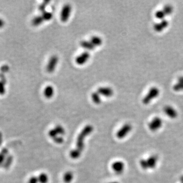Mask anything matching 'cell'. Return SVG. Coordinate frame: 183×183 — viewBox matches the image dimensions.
Listing matches in <instances>:
<instances>
[{"mask_svg":"<svg viewBox=\"0 0 183 183\" xmlns=\"http://www.w3.org/2000/svg\"><path fill=\"white\" fill-rule=\"evenodd\" d=\"M93 130L94 128L93 127V126L91 125L85 126V127L83 128L77 137L75 148H76L81 153L83 152V149L85 148V139L88 136H89L92 133Z\"/></svg>","mask_w":183,"mask_h":183,"instance_id":"cell-1","label":"cell"},{"mask_svg":"<svg viewBox=\"0 0 183 183\" xmlns=\"http://www.w3.org/2000/svg\"><path fill=\"white\" fill-rule=\"evenodd\" d=\"M158 158L155 155L150 156L146 159H142L140 161V165L143 170L153 169L157 164Z\"/></svg>","mask_w":183,"mask_h":183,"instance_id":"cell-2","label":"cell"},{"mask_svg":"<svg viewBox=\"0 0 183 183\" xmlns=\"http://www.w3.org/2000/svg\"><path fill=\"white\" fill-rule=\"evenodd\" d=\"M160 95V90L157 87L151 88L143 100V103L145 105L150 104L154 99L157 98Z\"/></svg>","mask_w":183,"mask_h":183,"instance_id":"cell-3","label":"cell"},{"mask_svg":"<svg viewBox=\"0 0 183 183\" xmlns=\"http://www.w3.org/2000/svg\"><path fill=\"white\" fill-rule=\"evenodd\" d=\"M163 125L162 119L159 117H156L153 118L148 124L150 130L152 132H156L160 130Z\"/></svg>","mask_w":183,"mask_h":183,"instance_id":"cell-4","label":"cell"},{"mask_svg":"<svg viewBox=\"0 0 183 183\" xmlns=\"http://www.w3.org/2000/svg\"><path fill=\"white\" fill-rule=\"evenodd\" d=\"M132 129V127L130 124H125L117 132L116 136L119 139H123L129 134Z\"/></svg>","mask_w":183,"mask_h":183,"instance_id":"cell-5","label":"cell"},{"mask_svg":"<svg viewBox=\"0 0 183 183\" xmlns=\"http://www.w3.org/2000/svg\"><path fill=\"white\" fill-rule=\"evenodd\" d=\"M71 6L70 4H66L62 9L61 14V19L62 22L65 23L69 18L71 12Z\"/></svg>","mask_w":183,"mask_h":183,"instance_id":"cell-6","label":"cell"},{"mask_svg":"<svg viewBox=\"0 0 183 183\" xmlns=\"http://www.w3.org/2000/svg\"><path fill=\"white\" fill-rule=\"evenodd\" d=\"M59 61V58L56 55L52 56L48 61V64L46 67V70L49 73H52L56 69L57 65Z\"/></svg>","mask_w":183,"mask_h":183,"instance_id":"cell-7","label":"cell"},{"mask_svg":"<svg viewBox=\"0 0 183 183\" xmlns=\"http://www.w3.org/2000/svg\"><path fill=\"white\" fill-rule=\"evenodd\" d=\"M164 113L168 118L172 119H175L177 118L178 116V113L177 110L170 105H166L165 106L163 109Z\"/></svg>","mask_w":183,"mask_h":183,"instance_id":"cell-8","label":"cell"},{"mask_svg":"<svg viewBox=\"0 0 183 183\" xmlns=\"http://www.w3.org/2000/svg\"><path fill=\"white\" fill-rule=\"evenodd\" d=\"M169 25V22L166 19L160 20L159 22L156 23L154 25V30L156 32H161L166 29Z\"/></svg>","mask_w":183,"mask_h":183,"instance_id":"cell-9","label":"cell"},{"mask_svg":"<svg viewBox=\"0 0 183 183\" xmlns=\"http://www.w3.org/2000/svg\"><path fill=\"white\" fill-rule=\"evenodd\" d=\"M112 170L116 174L120 175L123 172L125 169V164L122 161H117L112 163Z\"/></svg>","mask_w":183,"mask_h":183,"instance_id":"cell-10","label":"cell"},{"mask_svg":"<svg viewBox=\"0 0 183 183\" xmlns=\"http://www.w3.org/2000/svg\"><path fill=\"white\" fill-rule=\"evenodd\" d=\"M90 57V54L88 52H85L76 58L75 62L79 65L85 64Z\"/></svg>","mask_w":183,"mask_h":183,"instance_id":"cell-11","label":"cell"},{"mask_svg":"<svg viewBox=\"0 0 183 183\" xmlns=\"http://www.w3.org/2000/svg\"><path fill=\"white\" fill-rule=\"evenodd\" d=\"M97 92L101 95L107 97L112 96L114 94V91L112 89L108 87H100L98 89Z\"/></svg>","mask_w":183,"mask_h":183,"instance_id":"cell-12","label":"cell"},{"mask_svg":"<svg viewBox=\"0 0 183 183\" xmlns=\"http://www.w3.org/2000/svg\"><path fill=\"white\" fill-rule=\"evenodd\" d=\"M43 94L47 99H50L54 94V89L52 86L48 85L45 88Z\"/></svg>","mask_w":183,"mask_h":183,"instance_id":"cell-13","label":"cell"},{"mask_svg":"<svg viewBox=\"0 0 183 183\" xmlns=\"http://www.w3.org/2000/svg\"><path fill=\"white\" fill-rule=\"evenodd\" d=\"M80 45L83 48H85L88 50H92L94 49L95 46L93 45L91 42V41H82L80 43Z\"/></svg>","mask_w":183,"mask_h":183,"instance_id":"cell-14","label":"cell"},{"mask_svg":"<svg viewBox=\"0 0 183 183\" xmlns=\"http://www.w3.org/2000/svg\"><path fill=\"white\" fill-rule=\"evenodd\" d=\"M45 21L44 19L43 18L42 16H37L36 17L33 18L32 21V23L34 26L35 27H37L39 25H40L43 22Z\"/></svg>","mask_w":183,"mask_h":183,"instance_id":"cell-15","label":"cell"},{"mask_svg":"<svg viewBox=\"0 0 183 183\" xmlns=\"http://www.w3.org/2000/svg\"><path fill=\"white\" fill-rule=\"evenodd\" d=\"M73 174L71 172H67L63 175V181L65 183H70L73 180Z\"/></svg>","mask_w":183,"mask_h":183,"instance_id":"cell-16","label":"cell"},{"mask_svg":"<svg viewBox=\"0 0 183 183\" xmlns=\"http://www.w3.org/2000/svg\"><path fill=\"white\" fill-rule=\"evenodd\" d=\"M81 154L82 153L81 152H80L79 150L75 148L70 151V156L73 159H77L81 157Z\"/></svg>","mask_w":183,"mask_h":183,"instance_id":"cell-17","label":"cell"},{"mask_svg":"<svg viewBox=\"0 0 183 183\" xmlns=\"http://www.w3.org/2000/svg\"><path fill=\"white\" fill-rule=\"evenodd\" d=\"M91 42L95 46H100L102 44V40L98 36H93L91 38Z\"/></svg>","mask_w":183,"mask_h":183,"instance_id":"cell-18","label":"cell"},{"mask_svg":"<svg viewBox=\"0 0 183 183\" xmlns=\"http://www.w3.org/2000/svg\"><path fill=\"white\" fill-rule=\"evenodd\" d=\"M100 95L99 94L98 92L93 93L92 94V99L93 102L95 104H100L101 102V99Z\"/></svg>","mask_w":183,"mask_h":183,"instance_id":"cell-19","label":"cell"},{"mask_svg":"<svg viewBox=\"0 0 183 183\" xmlns=\"http://www.w3.org/2000/svg\"><path fill=\"white\" fill-rule=\"evenodd\" d=\"M38 177L39 183H48L49 178L48 176L45 173H41L39 175Z\"/></svg>","mask_w":183,"mask_h":183,"instance_id":"cell-20","label":"cell"},{"mask_svg":"<svg viewBox=\"0 0 183 183\" xmlns=\"http://www.w3.org/2000/svg\"><path fill=\"white\" fill-rule=\"evenodd\" d=\"M162 10L164 11L166 16H170V14H172L174 11V8L170 5H166L162 9Z\"/></svg>","mask_w":183,"mask_h":183,"instance_id":"cell-21","label":"cell"},{"mask_svg":"<svg viewBox=\"0 0 183 183\" xmlns=\"http://www.w3.org/2000/svg\"><path fill=\"white\" fill-rule=\"evenodd\" d=\"M155 16L156 18H157L160 20L165 19V18L166 16L165 14L164 13V11L162 10V9L158 10L157 11H156V13L155 14Z\"/></svg>","mask_w":183,"mask_h":183,"instance_id":"cell-22","label":"cell"},{"mask_svg":"<svg viewBox=\"0 0 183 183\" xmlns=\"http://www.w3.org/2000/svg\"><path fill=\"white\" fill-rule=\"evenodd\" d=\"M6 92V82L4 81H0V96L4 95Z\"/></svg>","mask_w":183,"mask_h":183,"instance_id":"cell-23","label":"cell"},{"mask_svg":"<svg viewBox=\"0 0 183 183\" xmlns=\"http://www.w3.org/2000/svg\"><path fill=\"white\" fill-rule=\"evenodd\" d=\"M41 16L45 21H48L52 18V14L50 12L45 11L42 12Z\"/></svg>","mask_w":183,"mask_h":183,"instance_id":"cell-24","label":"cell"},{"mask_svg":"<svg viewBox=\"0 0 183 183\" xmlns=\"http://www.w3.org/2000/svg\"><path fill=\"white\" fill-rule=\"evenodd\" d=\"M173 89L175 92H181L183 91V83L177 81L173 87Z\"/></svg>","mask_w":183,"mask_h":183,"instance_id":"cell-25","label":"cell"},{"mask_svg":"<svg viewBox=\"0 0 183 183\" xmlns=\"http://www.w3.org/2000/svg\"><path fill=\"white\" fill-rule=\"evenodd\" d=\"M54 129L56 130V131H57L59 135H63L65 133V130L64 128L60 125H56Z\"/></svg>","mask_w":183,"mask_h":183,"instance_id":"cell-26","label":"cell"},{"mask_svg":"<svg viewBox=\"0 0 183 183\" xmlns=\"http://www.w3.org/2000/svg\"><path fill=\"white\" fill-rule=\"evenodd\" d=\"M48 135L52 139L54 138L57 136H59L58 133L57 132V131H56V130L54 128L50 129V130L48 131Z\"/></svg>","mask_w":183,"mask_h":183,"instance_id":"cell-27","label":"cell"},{"mask_svg":"<svg viewBox=\"0 0 183 183\" xmlns=\"http://www.w3.org/2000/svg\"><path fill=\"white\" fill-rule=\"evenodd\" d=\"M49 2L50 1H45L41 4L40 6H39V10H40L41 11H42V12L45 11V8H46V6H47V5L49 3Z\"/></svg>","mask_w":183,"mask_h":183,"instance_id":"cell-28","label":"cell"},{"mask_svg":"<svg viewBox=\"0 0 183 183\" xmlns=\"http://www.w3.org/2000/svg\"><path fill=\"white\" fill-rule=\"evenodd\" d=\"M53 141H54V143L57 144H62L64 142V138L60 136H58L57 137H55L53 139Z\"/></svg>","mask_w":183,"mask_h":183,"instance_id":"cell-29","label":"cell"},{"mask_svg":"<svg viewBox=\"0 0 183 183\" xmlns=\"http://www.w3.org/2000/svg\"><path fill=\"white\" fill-rule=\"evenodd\" d=\"M28 183H39L38 177L36 176H32L31 177H30Z\"/></svg>","mask_w":183,"mask_h":183,"instance_id":"cell-30","label":"cell"},{"mask_svg":"<svg viewBox=\"0 0 183 183\" xmlns=\"http://www.w3.org/2000/svg\"><path fill=\"white\" fill-rule=\"evenodd\" d=\"M5 25V21L2 18H0V29L4 27Z\"/></svg>","mask_w":183,"mask_h":183,"instance_id":"cell-31","label":"cell"},{"mask_svg":"<svg viewBox=\"0 0 183 183\" xmlns=\"http://www.w3.org/2000/svg\"><path fill=\"white\" fill-rule=\"evenodd\" d=\"M119 183V182H110V183Z\"/></svg>","mask_w":183,"mask_h":183,"instance_id":"cell-32","label":"cell"}]
</instances>
